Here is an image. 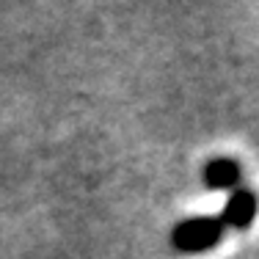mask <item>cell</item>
<instances>
[{"label":"cell","mask_w":259,"mask_h":259,"mask_svg":"<svg viewBox=\"0 0 259 259\" xmlns=\"http://www.w3.org/2000/svg\"><path fill=\"white\" fill-rule=\"evenodd\" d=\"M221 234H224L221 218H215V215H201V218H185L182 224H177L171 240H174V245L180 251H185V254H196V251L212 248L221 240Z\"/></svg>","instance_id":"1"},{"label":"cell","mask_w":259,"mask_h":259,"mask_svg":"<svg viewBox=\"0 0 259 259\" xmlns=\"http://www.w3.org/2000/svg\"><path fill=\"white\" fill-rule=\"evenodd\" d=\"M254 212H256V201H254V193L251 190H234L229 196V201H226L224 207V218H221V224L232 226V229H245V226L254 221Z\"/></svg>","instance_id":"2"},{"label":"cell","mask_w":259,"mask_h":259,"mask_svg":"<svg viewBox=\"0 0 259 259\" xmlns=\"http://www.w3.org/2000/svg\"><path fill=\"white\" fill-rule=\"evenodd\" d=\"M204 182H207V188H212V190L234 188V185L240 182V165H237V160H232V157L209 160L207 168H204Z\"/></svg>","instance_id":"3"}]
</instances>
